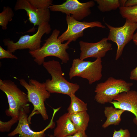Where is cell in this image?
I'll return each mask as SVG.
<instances>
[{
  "label": "cell",
  "mask_w": 137,
  "mask_h": 137,
  "mask_svg": "<svg viewBox=\"0 0 137 137\" xmlns=\"http://www.w3.org/2000/svg\"><path fill=\"white\" fill-rule=\"evenodd\" d=\"M5 58H9L17 59L18 57L13 54L10 51L4 49L1 45L0 46V59Z\"/></svg>",
  "instance_id": "24"
},
{
  "label": "cell",
  "mask_w": 137,
  "mask_h": 137,
  "mask_svg": "<svg viewBox=\"0 0 137 137\" xmlns=\"http://www.w3.org/2000/svg\"><path fill=\"white\" fill-rule=\"evenodd\" d=\"M137 55V52H136ZM130 79L131 80L137 81V66L131 72Z\"/></svg>",
  "instance_id": "27"
},
{
  "label": "cell",
  "mask_w": 137,
  "mask_h": 137,
  "mask_svg": "<svg viewBox=\"0 0 137 137\" xmlns=\"http://www.w3.org/2000/svg\"><path fill=\"white\" fill-rule=\"evenodd\" d=\"M0 89L6 94L9 105L5 113L11 117L19 118L20 110L23 108L28 114L30 112L29 104L27 94L19 88L10 80L0 79Z\"/></svg>",
  "instance_id": "4"
},
{
  "label": "cell",
  "mask_w": 137,
  "mask_h": 137,
  "mask_svg": "<svg viewBox=\"0 0 137 137\" xmlns=\"http://www.w3.org/2000/svg\"><path fill=\"white\" fill-rule=\"evenodd\" d=\"M105 24L109 30L107 39L115 43L117 46L115 60H118L121 57L124 47L131 40L134 33L137 29V23L126 19L122 26L115 27L108 24Z\"/></svg>",
  "instance_id": "8"
},
{
  "label": "cell",
  "mask_w": 137,
  "mask_h": 137,
  "mask_svg": "<svg viewBox=\"0 0 137 137\" xmlns=\"http://www.w3.org/2000/svg\"><path fill=\"white\" fill-rule=\"evenodd\" d=\"M119 9V13L123 18L137 23V6L120 7Z\"/></svg>",
  "instance_id": "20"
},
{
  "label": "cell",
  "mask_w": 137,
  "mask_h": 137,
  "mask_svg": "<svg viewBox=\"0 0 137 137\" xmlns=\"http://www.w3.org/2000/svg\"><path fill=\"white\" fill-rule=\"evenodd\" d=\"M14 15L11 8L8 6L3 7V11L0 13V25L3 30L7 29L8 22L12 20Z\"/></svg>",
  "instance_id": "21"
},
{
  "label": "cell",
  "mask_w": 137,
  "mask_h": 137,
  "mask_svg": "<svg viewBox=\"0 0 137 137\" xmlns=\"http://www.w3.org/2000/svg\"><path fill=\"white\" fill-rule=\"evenodd\" d=\"M108 40L107 38L105 37L95 43L80 41L79 43L81 52L79 58L84 60L89 57L97 59L104 57L108 51L112 49V44Z\"/></svg>",
  "instance_id": "11"
},
{
  "label": "cell",
  "mask_w": 137,
  "mask_h": 137,
  "mask_svg": "<svg viewBox=\"0 0 137 137\" xmlns=\"http://www.w3.org/2000/svg\"><path fill=\"white\" fill-rule=\"evenodd\" d=\"M95 5L93 1L81 3L77 0H67L61 4H53L49 8L52 11L61 12L66 15L71 14L74 19L79 21L91 14L90 8Z\"/></svg>",
  "instance_id": "9"
},
{
  "label": "cell",
  "mask_w": 137,
  "mask_h": 137,
  "mask_svg": "<svg viewBox=\"0 0 137 137\" xmlns=\"http://www.w3.org/2000/svg\"><path fill=\"white\" fill-rule=\"evenodd\" d=\"M20 84L27 91L29 102L33 106L32 112L28 116L29 124H31V117L35 114H40L44 121L48 119L44 102L50 96V93L46 89L45 82L41 83L36 79H31L27 83L24 79L19 80Z\"/></svg>",
  "instance_id": "3"
},
{
  "label": "cell",
  "mask_w": 137,
  "mask_h": 137,
  "mask_svg": "<svg viewBox=\"0 0 137 137\" xmlns=\"http://www.w3.org/2000/svg\"><path fill=\"white\" fill-rule=\"evenodd\" d=\"M19 120V118L12 117L9 121L3 122L0 121V131L1 132H9L12 126Z\"/></svg>",
  "instance_id": "22"
},
{
  "label": "cell",
  "mask_w": 137,
  "mask_h": 137,
  "mask_svg": "<svg viewBox=\"0 0 137 137\" xmlns=\"http://www.w3.org/2000/svg\"><path fill=\"white\" fill-rule=\"evenodd\" d=\"M65 137H88V136L85 131H78L73 135H69Z\"/></svg>",
  "instance_id": "26"
},
{
  "label": "cell",
  "mask_w": 137,
  "mask_h": 137,
  "mask_svg": "<svg viewBox=\"0 0 137 137\" xmlns=\"http://www.w3.org/2000/svg\"><path fill=\"white\" fill-rule=\"evenodd\" d=\"M69 114L70 118L77 131H85L90 121V116L87 111Z\"/></svg>",
  "instance_id": "17"
},
{
  "label": "cell",
  "mask_w": 137,
  "mask_h": 137,
  "mask_svg": "<svg viewBox=\"0 0 137 137\" xmlns=\"http://www.w3.org/2000/svg\"><path fill=\"white\" fill-rule=\"evenodd\" d=\"M97 8L101 12H105L115 10L120 7L119 0H95Z\"/></svg>",
  "instance_id": "19"
},
{
  "label": "cell",
  "mask_w": 137,
  "mask_h": 137,
  "mask_svg": "<svg viewBox=\"0 0 137 137\" xmlns=\"http://www.w3.org/2000/svg\"><path fill=\"white\" fill-rule=\"evenodd\" d=\"M127 0H119L120 7H125Z\"/></svg>",
  "instance_id": "30"
},
{
  "label": "cell",
  "mask_w": 137,
  "mask_h": 137,
  "mask_svg": "<svg viewBox=\"0 0 137 137\" xmlns=\"http://www.w3.org/2000/svg\"><path fill=\"white\" fill-rule=\"evenodd\" d=\"M66 20L67 25V28L58 37L62 43L65 41H69L70 42L75 41L79 38L83 36V31L87 28L96 27L106 28L100 22H81L74 19L70 15H66Z\"/></svg>",
  "instance_id": "10"
},
{
  "label": "cell",
  "mask_w": 137,
  "mask_h": 137,
  "mask_svg": "<svg viewBox=\"0 0 137 137\" xmlns=\"http://www.w3.org/2000/svg\"><path fill=\"white\" fill-rule=\"evenodd\" d=\"M30 4L37 8H49L53 5L52 0H28Z\"/></svg>",
  "instance_id": "23"
},
{
  "label": "cell",
  "mask_w": 137,
  "mask_h": 137,
  "mask_svg": "<svg viewBox=\"0 0 137 137\" xmlns=\"http://www.w3.org/2000/svg\"><path fill=\"white\" fill-rule=\"evenodd\" d=\"M19 120L16 128L11 132L8 134L9 137H13L17 134L19 137H45V131L48 129L52 128L54 127L55 123L53 118L48 125L44 129L39 131L36 132L31 129L28 121V116L23 108L20 111L19 115Z\"/></svg>",
  "instance_id": "13"
},
{
  "label": "cell",
  "mask_w": 137,
  "mask_h": 137,
  "mask_svg": "<svg viewBox=\"0 0 137 137\" xmlns=\"http://www.w3.org/2000/svg\"><path fill=\"white\" fill-rule=\"evenodd\" d=\"M130 134L129 130L127 129L121 128L117 131L114 130L112 137H130Z\"/></svg>",
  "instance_id": "25"
},
{
  "label": "cell",
  "mask_w": 137,
  "mask_h": 137,
  "mask_svg": "<svg viewBox=\"0 0 137 137\" xmlns=\"http://www.w3.org/2000/svg\"><path fill=\"white\" fill-rule=\"evenodd\" d=\"M137 6V0H127L125 7H129Z\"/></svg>",
  "instance_id": "28"
},
{
  "label": "cell",
  "mask_w": 137,
  "mask_h": 137,
  "mask_svg": "<svg viewBox=\"0 0 137 137\" xmlns=\"http://www.w3.org/2000/svg\"><path fill=\"white\" fill-rule=\"evenodd\" d=\"M51 30L49 22L43 23L38 26L37 32L33 35L22 36L15 42L9 38L3 39V42L7 50L12 53L18 49H27L29 51H34L41 48L42 37L45 34H49Z\"/></svg>",
  "instance_id": "7"
},
{
  "label": "cell",
  "mask_w": 137,
  "mask_h": 137,
  "mask_svg": "<svg viewBox=\"0 0 137 137\" xmlns=\"http://www.w3.org/2000/svg\"><path fill=\"white\" fill-rule=\"evenodd\" d=\"M56 122L57 125L54 130L53 135L55 137H65L73 135L78 131L68 113L61 116Z\"/></svg>",
  "instance_id": "15"
},
{
  "label": "cell",
  "mask_w": 137,
  "mask_h": 137,
  "mask_svg": "<svg viewBox=\"0 0 137 137\" xmlns=\"http://www.w3.org/2000/svg\"><path fill=\"white\" fill-rule=\"evenodd\" d=\"M14 9L17 11L25 10L28 17V20L35 26L49 22L50 20V13L49 8H37L33 7L28 0H18L15 4Z\"/></svg>",
  "instance_id": "12"
},
{
  "label": "cell",
  "mask_w": 137,
  "mask_h": 137,
  "mask_svg": "<svg viewBox=\"0 0 137 137\" xmlns=\"http://www.w3.org/2000/svg\"><path fill=\"white\" fill-rule=\"evenodd\" d=\"M48 136L49 137H55L54 135L52 134L48 135Z\"/></svg>",
  "instance_id": "31"
},
{
  "label": "cell",
  "mask_w": 137,
  "mask_h": 137,
  "mask_svg": "<svg viewBox=\"0 0 137 137\" xmlns=\"http://www.w3.org/2000/svg\"><path fill=\"white\" fill-rule=\"evenodd\" d=\"M132 40L134 44L137 46V31L135 33H134Z\"/></svg>",
  "instance_id": "29"
},
{
  "label": "cell",
  "mask_w": 137,
  "mask_h": 137,
  "mask_svg": "<svg viewBox=\"0 0 137 137\" xmlns=\"http://www.w3.org/2000/svg\"><path fill=\"white\" fill-rule=\"evenodd\" d=\"M60 31L54 30L50 36L45 40L43 46L39 49L29 51V54L34 58V61L39 65L43 64L45 58L49 56L57 57L64 63H67L70 59L69 55L66 51L69 47L70 42L67 41L62 43L58 39Z\"/></svg>",
  "instance_id": "1"
},
{
  "label": "cell",
  "mask_w": 137,
  "mask_h": 137,
  "mask_svg": "<svg viewBox=\"0 0 137 137\" xmlns=\"http://www.w3.org/2000/svg\"><path fill=\"white\" fill-rule=\"evenodd\" d=\"M133 85L123 79L110 77L104 82L97 84L94 99L100 104L110 103L118 94L130 90Z\"/></svg>",
  "instance_id": "5"
},
{
  "label": "cell",
  "mask_w": 137,
  "mask_h": 137,
  "mask_svg": "<svg viewBox=\"0 0 137 137\" xmlns=\"http://www.w3.org/2000/svg\"><path fill=\"white\" fill-rule=\"evenodd\" d=\"M125 111L112 106L105 107L104 113L107 119L102 125V127L105 129L110 125H118L122 120L121 116Z\"/></svg>",
  "instance_id": "16"
},
{
  "label": "cell",
  "mask_w": 137,
  "mask_h": 137,
  "mask_svg": "<svg viewBox=\"0 0 137 137\" xmlns=\"http://www.w3.org/2000/svg\"><path fill=\"white\" fill-rule=\"evenodd\" d=\"M71 103L67 109L68 113L70 114L87 111V104L76 97L74 94L70 96Z\"/></svg>",
  "instance_id": "18"
},
{
  "label": "cell",
  "mask_w": 137,
  "mask_h": 137,
  "mask_svg": "<svg viewBox=\"0 0 137 137\" xmlns=\"http://www.w3.org/2000/svg\"><path fill=\"white\" fill-rule=\"evenodd\" d=\"M117 109L131 112L135 117L134 123L137 125V91L129 90L118 94L111 102Z\"/></svg>",
  "instance_id": "14"
},
{
  "label": "cell",
  "mask_w": 137,
  "mask_h": 137,
  "mask_svg": "<svg viewBox=\"0 0 137 137\" xmlns=\"http://www.w3.org/2000/svg\"><path fill=\"white\" fill-rule=\"evenodd\" d=\"M101 58H97L94 61H84L80 58L74 59L70 69V79L77 76L87 79L92 84L100 80L102 76Z\"/></svg>",
  "instance_id": "6"
},
{
  "label": "cell",
  "mask_w": 137,
  "mask_h": 137,
  "mask_svg": "<svg viewBox=\"0 0 137 137\" xmlns=\"http://www.w3.org/2000/svg\"><path fill=\"white\" fill-rule=\"evenodd\" d=\"M50 74L51 79H47L45 82L46 90L50 93H59L70 96L75 94L80 88L76 83L68 81L64 77L61 65L59 62L54 60L45 62L43 64Z\"/></svg>",
  "instance_id": "2"
}]
</instances>
